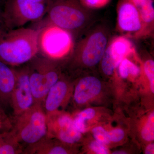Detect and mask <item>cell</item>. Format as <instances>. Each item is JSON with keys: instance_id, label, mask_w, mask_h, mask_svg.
Returning <instances> with one entry per match:
<instances>
[{"instance_id": "ac0fdd59", "label": "cell", "mask_w": 154, "mask_h": 154, "mask_svg": "<svg viewBox=\"0 0 154 154\" xmlns=\"http://www.w3.org/2000/svg\"><path fill=\"white\" fill-rule=\"evenodd\" d=\"M130 54L122 60L117 67L119 74L123 79H128L130 76H137L140 73V67L129 58Z\"/></svg>"}, {"instance_id": "3957f363", "label": "cell", "mask_w": 154, "mask_h": 154, "mask_svg": "<svg viewBox=\"0 0 154 154\" xmlns=\"http://www.w3.org/2000/svg\"><path fill=\"white\" fill-rule=\"evenodd\" d=\"M37 28L24 27L5 30L0 34V60L10 66L27 63L38 53Z\"/></svg>"}, {"instance_id": "484cf974", "label": "cell", "mask_w": 154, "mask_h": 154, "mask_svg": "<svg viewBox=\"0 0 154 154\" xmlns=\"http://www.w3.org/2000/svg\"><path fill=\"white\" fill-rule=\"evenodd\" d=\"M108 132L110 142H119L125 136V131L121 128H115L108 131Z\"/></svg>"}, {"instance_id": "7402d4cb", "label": "cell", "mask_w": 154, "mask_h": 154, "mask_svg": "<svg viewBox=\"0 0 154 154\" xmlns=\"http://www.w3.org/2000/svg\"><path fill=\"white\" fill-rule=\"evenodd\" d=\"M143 69L146 76L150 83L152 93H154V62L152 59H148L143 64Z\"/></svg>"}, {"instance_id": "ffe728a7", "label": "cell", "mask_w": 154, "mask_h": 154, "mask_svg": "<svg viewBox=\"0 0 154 154\" xmlns=\"http://www.w3.org/2000/svg\"><path fill=\"white\" fill-rule=\"evenodd\" d=\"M141 135L144 140L152 142L154 140V112L149 115L145 124L141 131Z\"/></svg>"}, {"instance_id": "ba28073f", "label": "cell", "mask_w": 154, "mask_h": 154, "mask_svg": "<svg viewBox=\"0 0 154 154\" xmlns=\"http://www.w3.org/2000/svg\"><path fill=\"white\" fill-rule=\"evenodd\" d=\"M117 27L127 37L148 35L137 8L132 0H119L117 6Z\"/></svg>"}, {"instance_id": "d4e9b609", "label": "cell", "mask_w": 154, "mask_h": 154, "mask_svg": "<svg viewBox=\"0 0 154 154\" xmlns=\"http://www.w3.org/2000/svg\"><path fill=\"white\" fill-rule=\"evenodd\" d=\"M89 147L94 153L97 154H107L109 150L105 145L100 143L96 140L91 142Z\"/></svg>"}, {"instance_id": "8fae6325", "label": "cell", "mask_w": 154, "mask_h": 154, "mask_svg": "<svg viewBox=\"0 0 154 154\" xmlns=\"http://www.w3.org/2000/svg\"><path fill=\"white\" fill-rule=\"evenodd\" d=\"M72 85L63 75L58 81L51 87L44 101L46 114L58 111L70 96Z\"/></svg>"}, {"instance_id": "6da1fadb", "label": "cell", "mask_w": 154, "mask_h": 154, "mask_svg": "<svg viewBox=\"0 0 154 154\" xmlns=\"http://www.w3.org/2000/svg\"><path fill=\"white\" fill-rule=\"evenodd\" d=\"M95 22L91 9L80 0H49L46 14L38 28L54 25L71 33L76 41Z\"/></svg>"}, {"instance_id": "5bb4252c", "label": "cell", "mask_w": 154, "mask_h": 154, "mask_svg": "<svg viewBox=\"0 0 154 154\" xmlns=\"http://www.w3.org/2000/svg\"><path fill=\"white\" fill-rule=\"evenodd\" d=\"M66 144L55 140L47 136L45 137L36 143L28 146L24 152L25 154H67L72 153Z\"/></svg>"}, {"instance_id": "4316f807", "label": "cell", "mask_w": 154, "mask_h": 154, "mask_svg": "<svg viewBox=\"0 0 154 154\" xmlns=\"http://www.w3.org/2000/svg\"><path fill=\"white\" fill-rule=\"evenodd\" d=\"M49 0H5L4 4L8 5H17L27 3H45L47 4Z\"/></svg>"}, {"instance_id": "f1b7e54d", "label": "cell", "mask_w": 154, "mask_h": 154, "mask_svg": "<svg viewBox=\"0 0 154 154\" xmlns=\"http://www.w3.org/2000/svg\"><path fill=\"white\" fill-rule=\"evenodd\" d=\"M154 145L153 143H151L147 146L145 149L146 154H153L154 153Z\"/></svg>"}, {"instance_id": "7a4b0ae2", "label": "cell", "mask_w": 154, "mask_h": 154, "mask_svg": "<svg viewBox=\"0 0 154 154\" xmlns=\"http://www.w3.org/2000/svg\"><path fill=\"white\" fill-rule=\"evenodd\" d=\"M104 23H94L75 42L69 59L72 68L93 69L100 63L110 39Z\"/></svg>"}, {"instance_id": "2e32d148", "label": "cell", "mask_w": 154, "mask_h": 154, "mask_svg": "<svg viewBox=\"0 0 154 154\" xmlns=\"http://www.w3.org/2000/svg\"><path fill=\"white\" fill-rule=\"evenodd\" d=\"M140 14L148 34L154 28V8L152 0H132Z\"/></svg>"}, {"instance_id": "52a82bcc", "label": "cell", "mask_w": 154, "mask_h": 154, "mask_svg": "<svg viewBox=\"0 0 154 154\" xmlns=\"http://www.w3.org/2000/svg\"><path fill=\"white\" fill-rule=\"evenodd\" d=\"M47 5L42 3L4 5L2 16L6 28L10 30L23 27L30 22H40L46 14Z\"/></svg>"}, {"instance_id": "277c9868", "label": "cell", "mask_w": 154, "mask_h": 154, "mask_svg": "<svg viewBox=\"0 0 154 154\" xmlns=\"http://www.w3.org/2000/svg\"><path fill=\"white\" fill-rule=\"evenodd\" d=\"M34 104H42L46 95L61 77L60 62L37 54L27 63Z\"/></svg>"}, {"instance_id": "30bf717a", "label": "cell", "mask_w": 154, "mask_h": 154, "mask_svg": "<svg viewBox=\"0 0 154 154\" xmlns=\"http://www.w3.org/2000/svg\"><path fill=\"white\" fill-rule=\"evenodd\" d=\"M16 80L11 94L10 105L15 115L21 114L34 104L30 81L28 64L19 68H14Z\"/></svg>"}, {"instance_id": "e0dca14e", "label": "cell", "mask_w": 154, "mask_h": 154, "mask_svg": "<svg viewBox=\"0 0 154 154\" xmlns=\"http://www.w3.org/2000/svg\"><path fill=\"white\" fill-rule=\"evenodd\" d=\"M11 131L0 136V154H19L22 152L19 143Z\"/></svg>"}, {"instance_id": "4fadbf2b", "label": "cell", "mask_w": 154, "mask_h": 154, "mask_svg": "<svg viewBox=\"0 0 154 154\" xmlns=\"http://www.w3.org/2000/svg\"><path fill=\"white\" fill-rule=\"evenodd\" d=\"M16 80L14 67L0 60V108L4 110L10 105Z\"/></svg>"}, {"instance_id": "7c38bea8", "label": "cell", "mask_w": 154, "mask_h": 154, "mask_svg": "<svg viewBox=\"0 0 154 154\" xmlns=\"http://www.w3.org/2000/svg\"><path fill=\"white\" fill-rule=\"evenodd\" d=\"M102 83L98 77L87 75L78 80L74 90L73 98L78 105H84L98 96L102 89Z\"/></svg>"}, {"instance_id": "9c48e42d", "label": "cell", "mask_w": 154, "mask_h": 154, "mask_svg": "<svg viewBox=\"0 0 154 154\" xmlns=\"http://www.w3.org/2000/svg\"><path fill=\"white\" fill-rule=\"evenodd\" d=\"M46 115V136L56 139L69 145L75 144L81 140L82 134L75 127L73 119L70 116L59 111Z\"/></svg>"}, {"instance_id": "f546056e", "label": "cell", "mask_w": 154, "mask_h": 154, "mask_svg": "<svg viewBox=\"0 0 154 154\" xmlns=\"http://www.w3.org/2000/svg\"><path fill=\"white\" fill-rule=\"evenodd\" d=\"M5 0H0V12H2Z\"/></svg>"}, {"instance_id": "5b68a950", "label": "cell", "mask_w": 154, "mask_h": 154, "mask_svg": "<svg viewBox=\"0 0 154 154\" xmlns=\"http://www.w3.org/2000/svg\"><path fill=\"white\" fill-rule=\"evenodd\" d=\"M37 28L39 30L38 54L60 62L69 58L75 42L71 33L51 25H45Z\"/></svg>"}, {"instance_id": "d6986e66", "label": "cell", "mask_w": 154, "mask_h": 154, "mask_svg": "<svg viewBox=\"0 0 154 154\" xmlns=\"http://www.w3.org/2000/svg\"><path fill=\"white\" fill-rule=\"evenodd\" d=\"M96 113L94 109L86 108L78 113L73 119V123L76 128L82 134L87 131V121L95 117Z\"/></svg>"}, {"instance_id": "603a6c76", "label": "cell", "mask_w": 154, "mask_h": 154, "mask_svg": "<svg viewBox=\"0 0 154 154\" xmlns=\"http://www.w3.org/2000/svg\"><path fill=\"white\" fill-rule=\"evenodd\" d=\"M13 125L5 110L0 108V136L9 132L12 129Z\"/></svg>"}, {"instance_id": "cb8c5ba5", "label": "cell", "mask_w": 154, "mask_h": 154, "mask_svg": "<svg viewBox=\"0 0 154 154\" xmlns=\"http://www.w3.org/2000/svg\"><path fill=\"white\" fill-rule=\"evenodd\" d=\"M85 7L89 9L102 8L107 6L111 0H80Z\"/></svg>"}, {"instance_id": "44dd1931", "label": "cell", "mask_w": 154, "mask_h": 154, "mask_svg": "<svg viewBox=\"0 0 154 154\" xmlns=\"http://www.w3.org/2000/svg\"><path fill=\"white\" fill-rule=\"evenodd\" d=\"M92 134L95 140L98 142L107 145L110 143L108 131L102 126H97L92 130Z\"/></svg>"}, {"instance_id": "83f0119b", "label": "cell", "mask_w": 154, "mask_h": 154, "mask_svg": "<svg viewBox=\"0 0 154 154\" xmlns=\"http://www.w3.org/2000/svg\"><path fill=\"white\" fill-rule=\"evenodd\" d=\"M8 29L6 28L4 20H3L2 16V12H0V34Z\"/></svg>"}, {"instance_id": "9a60e30c", "label": "cell", "mask_w": 154, "mask_h": 154, "mask_svg": "<svg viewBox=\"0 0 154 154\" xmlns=\"http://www.w3.org/2000/svg\"><path fill=\"white\" fill-rule=\"evenodd\" d=\"M135 51V48L132 42L128 37L122 36L110 39L105 52L117 68L122 60Z\"/></svg>"}, {"instance_id": "8992f818", "label": "cell", "mask_w": 154, "mask_h": 154, "mask_svg": "<svg viewBox=\"0 0 154 154\" xmlns=\"http://www.w3.org/2000/svg\"><path fill=\"white\" fill-rule=\"evenodd\" d=\"M16 140L28 145L46 136L47 117L42 104H34L28 110L17 116L14 127L11 131Z\"/></svg>"}]
</instances>
